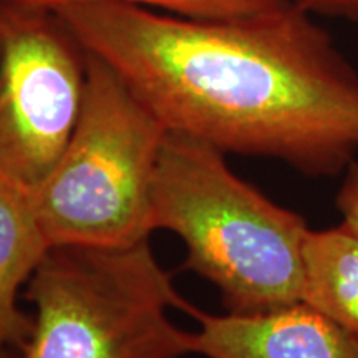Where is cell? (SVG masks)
Masks as SVG:
<instances>
[{"instance_id": "3", "label": "cell", "mask_w": 358, "mask_h": 358, "mask_svg": "<svg viewBox=\"0 0 358 358\" xmlns=\"http://www.w3.org/2000/svg\"><path fill=\"white\" fill-rule=\"evenodd\" d=\"M164 136L163 123L87 52L77 128L52 171L30 191L52 248L118 249L148 241Z\"/></svg>"}, {"instance_id": "7", "label": "cell", "mask_w": 358, "mask_h": 358, "mask_svg": "<svg viewBox=\"0 0 358 358\" xmlns=\"http://www.w3.org/2000/svg\"><path fill=\"white\" fill-rule=\"evenodd\" d=\"M52 249L32 192L0 174V348L24 352L34 329L17 295Z\"/></svg>"}, {"instance_id": "8", "label": "cell", "mask_w": 358, "mask_h": 358, "mask_svg": "<svg viewBox=\"0 0 358 358\" xmlns=\"http://www.w3.org/2000/svg\"><path fill=\"white\" fill-rule=\"evenodd\" d=\"M302 302L358 334V237L343 226L307 231Z\"/></svg>"}, {"instance_id": "5", "label": "cell", "mask_w": 358, "mask_h": 358, "mask_svg": "<svg viewBox=\"0 0 358 358\" xmlns=\"http://www.w3.org/2000/svg\"><path fill=\"white\" fill-rule=\"evenodd\" d=\"M87 52L52 10L0 6V174L34 191L82 113Z\"/></svg>"}, {"instance_id": "10", "label": "cell", "mask_w": 358, "mask_h": 358, "mask_svg": "<svg viewBox=\"0 0 358 358\" xmlns=\"http://www.w3.org/2000/svg\"><path fill=\"white\" fill-rule=\"evenodd\" d=\"M335 206L342 214V226L358 237V159L348 164Z\"/></svg>"}, {"instance_id": "12", "label": "cell", "mask_w": 358, "mask_h": 358, "mask_svg": "<svg viewBox=\"0 0 358 358\" xmlns=\"http://www.w3.org/2000/svg\"><path fill=\"white\" fill-rule=\"evenodd\" d=\"M12 348H0V358H17Z\"/></svg>"}, {"instance_id": "1", "label": "cell", "mask_w": 358, "mask_h": 358, "mask_svg": "<svg viewBox=\"0 0 358 358\" xmlns=\"http://www.w3.org/2000/svg\"><path fill=\"white\" fill-rule=\"evenodd\" d=\"M166 131L334 178L358 155V70L294 3L191 19L116 2L55 10Z\"/></svg>"}, {"instance_id": "2", "label": "cell", "mask_w": 358, "mask_h": 358, "mask_svg": "<svg viewBox=\"0 0 358 358\" xmlns=\"http://www.w3.org/2000/svg\"><path fill=\"white\" fill-rule=\"evenodd\" d=\"M151 224L185 241L186 267L216 285L227 312L302 302V250L310 227L232 173L226 155L209 143L166 131Z\"/></svg>"}, {"instance_id": "9", "label": "cell", "mask_w": 358, "mask_h": 358, "mask_svg": "<svg viewBox=\"0 0 358 358\" xmlns=\"http://www.w3.org/2000/svg\"><path fill=\"white\" fill-rule=\"evenodd\" d=\"M90 2L131 3L191 19L232 20L271 13L287 6L289 0H0V6L24 10H52Z\"/></svg>"}, {"instance_id": "4", "label": "cell", "mask_w": 358, "mask_h": 358, "mask_svg": "<svg viewBox=\"0 0 358 358\" xmlns=\"http://www.w3.org/2000/svg\"><path fill=\"white\" fill-rule=\"evenodd\" d=\"M35 307L24 358H182L189 334L169 320L191 306L148 241L129 248L55 245L29 280Z\"/></svg>"}, {"instance_id": "11", "label": "cell", "mask_w": 358, "mask_h": 358, "mask_svg": "<svg viewBox=\"0 0 358 358\" xmlns=\"http://www.w3.org/2000/svg\"><path fill=\"white\" fill-rule=\"evenodd\" d=\"M310 15L358 22V0H289Z\"/></svg>"}, {"instance_id": "6", "label": "cell", "mask_w": 358, "mask_h": 358, "mask_svg": "<svg viewBox=\"0 0 358 358\" xmlns=\"http://www.w3.org/2000/svg\"><path fill=\"white\" fill-rule=\"evenodd\" d=\"M189 313L199 322L189 334L191 353L206 358H358V334L306 302L256 313Z\"/></svg>"}]
</instances>
